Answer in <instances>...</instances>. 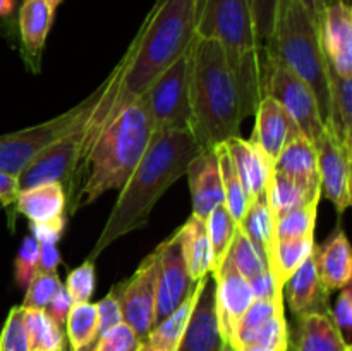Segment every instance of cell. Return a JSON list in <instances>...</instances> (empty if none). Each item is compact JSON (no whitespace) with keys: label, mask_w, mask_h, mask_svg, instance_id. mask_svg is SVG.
I'll return each instance as SVG.
<instances>
[{"label":"cell","mask_w":352,"mask_h":351,"mask_svg":"<svg viewBox=\"0 0 352 351\" xmlns=\"http://www.w3.org/2000/svg\"><path fill=\"white\" fill-rule=\"evenodd\" d=\"M198 6L199 0H155L86 123L82 158L117 112L136 102L148 85L188 50L196 36Z\"/></svg>","instance_id":"cell-1"},{"label":"cell","mask_w":352,"mask_h":351,"mask_svg":"<svg viewBox=\"0 0 352 351\" xmlns=\"http://www.w3.org/2000/svg\"><path fill=\"white\" fill-rule=\"evenodd\" d=\"M201 145L191 129L153 131L140 164L119 191L116 205L88 260L95 262V258H98V255L113 241L146 226L155 203L181 176L186 174L191 160L201 153Z\"/></svg>","instance_id":"cell-2"},{"label":"cell","mask_w":352,"mask_h":351,"mask_svg":"<svg viewBox=\"0 0 352 351\" xmlns=\"http://www.w3.org/2000/svg\"><path fill=\"white\" fill-rule=\"evenodd\" d=\"M189 107V129L203 150L239 136L243 100L226 50L215 38L196 34L191 43Z\"/></svg>","instance_id":"cell-3"},{"label":"cell","mask_w":352,"mask_h":351,"mask_svg":"<svg viewBox=\"0 0 352 351\" xmlns=\"http://www.w3.org/2000/svg\"><path fill=\"white\" fill-rule=\"evenodd\" d=\"M153 131L151 117L141 98L119 110L95 138L79 165L78 176L85 172L86 178L72 200V212L93 203L103 193L120 191L146 151Z\"/></svg>","instance_id":"cell-4"},{"label":"cell","mask_w":352,"mask_h":351,"mask_svg":"<svg viewBox=\"0 0 352 351\" xmlns=\"http://www.w3.org/2000/svg\"><path fill=\"white\" fill-rule=\"evenodd\" d=\"M196 34L222 43L239 86L244 119L254 116L261 100L260 45L250 0H199Z\"/></svg>","instance_id":"cell-5"},{"label":"cell","mask_w":352,"mask_h":351,"mask_svg":"<svg viewBox=\"0 0 352 351\" xmlns=\"http://www.w3.org/2000/svg\"><path fill=\"white\" fill-rule=\"evenodd\" d=\"M260 50L291 69L313 89L323 123H327L330 114L327 58L316 23L301 0H277L272 33Z\"/></svg>","instance_id":"cell-6"},{"label":"cell","mask_w":352,"mask_h":351,"mask_svg":"<svg viewBox=\"0 0 352 351\" xmlns=\"http://www.w3.org/2000/svg\"><path fill=\"white\" fill-rule=\"evenodd\" d=\"M260 92L280 103L311 143L322 138L325 123L313 89L298 74L260 50Z\"/></svg>","instance_id":"cell-7"},{"label":"cell","mask_w":352,"mask_h":351,"mask_svg":"<svg viewBox=\"0 0 352 351\" xmlns=\"http://www.w3.org/2000/svg\"><path fill=\"white\" fill-rule=\"evenodd\" d=\"M189 62L191 45L140 96L153 123V129H189Z\"/></svg>","instance_id":"cell-8"},{"label":"cell","mask_w":352,"mask_h":351,"mask_svg":"<svg viewBox=\"0 0 352 351\" xmlns=\"http://www.w3.org/2000/svg\"><path fill=\"white\" fill-rule=\"evenodd\" d=\"M160 253L151 251L140 264L131 277L112 288L120 306L122 322L127 323L143 339L155 326V301H157Z\"/></svg>","instance_id":"cell-9"},{"label":"cell","mask_w":352,"mask_h":351,"mask_svg":"<svg viewBox=\"0 0 352 351\" xmlns=\"http://www.w3.org/2000/svg\"><path fill=\"white\" fill-rule=\"evenodd\" d=\"M89 117L76 124L71 131L48 145L40 151L17 176L21 189L33 188L43 182L58 181L64 184L67 179L76 178L82 158V147L86 138V123Z\"/></svg>","instance_id":"cell-10"},{"label":"cell","mask_w":352,"mask_h":351,"mask_svg":"<svg viewBox=\"0 0 352 351\" xmlns=\"http://www.w3.org/2000/svg\"><path fill=\"white\" fill-rule=\"evenodd\" d=\"M157 250L160 253V272H158L157 301H155V323L177 310L182 301L191 295L196 284L189 277L179 231L165 240Z\"/></svg>","instance_id":"cell-11"},{"label":"cell","mask_w":352,"mask_h":351,"mask_svg":"<svg viewBox=\"0 0 352 351\" xmlns=\"http://www.w3.org/2000/svg\"><path fill=\"white\" fill-rule=\"evenodd\" d=\"M212 277L215 281V312L220 334L223 343L234 348L241 319L254 299L253 291L250 281L237 272L229 255L220 270Z\"/></svg>","instance_id":"cell-12"},{"label":"cell","mask_w":352,"mask_h":351,"mask_svg":"<svg viewBox=\"0 0 352 351\" xmlns=\"http://www.w3.org/2000/svg\"><path fill=\"white\" fill-rule=\"evenodd\" d=\"M318 169L322 193L336 205L337 212L344 213L351 205V160L352 151L347 150L339 138L325 124L322 138L316 141Z\"/></svg>","instance_id":"cell-13"},{"label":"cell","mask_w":352,"mask_h":351,"mask_svg":"<svg viewBox=\"0 0 352 351\" xmlns=\"http://www.w3.org/2000/svg\"><path fill=\"white\" fill-rule=\"evenodd\" d=\"M316 28L327 62L337 74L352 78V9L349 0H336L325 7Z\"/></svg>","instance_id":"cell-14"},{"label":"cell","mask_w":352,"mask_h":351,"mask_svg":"<svg viewBox=\"0 0 352 351\" xmlns=\"http://www.w3.org/2000/svg\"><path fill=\"white\" fill-rule=\"evenodd\" d=\"M254 116L256 124L250 141L274 165L285 145L302 133L287 110L270 96H261Z\"/></svg>","instance_id":"cell-15"},{"label":"cell","mask_w":352,"mask_h":351,"mask_svg":"<svg viewBox=\"0 0 352 351\" xmlns=\"http://www.w3.org/2000/svg\"><path fill=\"white\" fill-rule=\"evenodd\" d=\"M223 344L215 312V281L208 275L177 351H223Z\"/></svg>","instance_id":"cell-16"},{"label":"cell","mask_w":352,"mask_h":351,"mask_svg":"<svg viewBox=\"0 0 352 351\" xmlns=\"http://www.w3.org/2000/svg\"><path fill=\"white\" fill-rule=\"evenodd\" d=\"M192 196V215L206 219L213 209L223 203L222 178L215 150H201L186 171Z\"/></svg>","instance_id":"cell-17"},{"label":"cell","mask_w":352,"mask_h":351,"mask_svg":"<svg viewBox=\"0 0 352 351\" xmlns=\"http://www.w3.org/2000/svg\"><path fill=\"white\" fill-rule=\"evenodd\" d=\"M316 246V244H315ZM282 296L296 317L305 313H330L329 292L323 289L316 270L315 250L305 260V264L285 281Z\"/></svg>","instance_id":"cell-18"},{"label":"cell","mask_w":352,"mask_h":351,"mask_svg":"<svg viewBox=\"0 0 352 351\" xmlns=\"http://www.w3.org/2000/svg\"><path fill=\"white\" fill-rule=\"evenodd\" d=\"M226 147L229 150L232 164L236 167L237 176H239L241 184H243L244 193L248 196V202L251 205L254 200L265 196L274 165L268 162V158L250 140L234 136L226 141Z\"/></svg>","instance_id":"cell-19"},{"label":"cell","mask_w":352,"mask_h":351,"mask_svg":"<svg viewBox=\"0 0 352 351\" xmlns=\"http://www.w3.org/2000/svg\"><path fill=\"white\" fill-rule=\"evenodd\" d=\"M315 260L320 282L329 295L351 284L352 253L342 229L337 231L323 246H315Z\"/></svg>","instance_id":"cell-20"},{"label":"cell","mask_w":352,"mask_h":351,"mask_svg":"<svg viewBox=\"0 0 352 351\" xmlns=\"http://www.w3.org/2000/svg\"><path fill=\"white\" fill-rule=\"evenodd\" d=\"M208 275H205V277L199 279V281L196 282L191 295L182 301V305L179 306L177 310H174L170 315L165 317L164 320H160V322L155 323V326L151 327L150 332L141 339L140 351H177L179 350L182 336H184V330L186 327H188L189 317H191L192 308H195L196 301H198L199 295H201L203 288H205V282L206 279H208Z\"/></svg>","instance_id":"cell-21"},{"label":"cell","mask_w":352,"mask_h":351,"mask_svg":"<svg viewBox=\"0 0 352 351\" xmlns=\"http://www.w3.org/2000/svg\"><path fill=\"white\" fill-rule=\"evenodd\" d=\"M274 171L301 182L313 191L322 189L318 151L315 143H311L305 134H298L294 140L285 145L277 160L274 162Z\"/></svg>","instance_id":"cell-22"},{"label":"cell","mask_w":352,"mask_h":351,"mask_svg":"<svg viewBox=\"0 0 352 351\" xmlns=\"http://www.w3.org/2000/svg\"><path fill=\"white\" fill-rule=\"evenodd\" d=\"M67 196L62 182L52 181L33 188L21 189L17 193L16 213L28 217L30 222H45L64 215Z\"/></svg>","instance_id":"cell-23"},{"label":"cell","mask_w":352,"mask_h":351,"mask_svg":"<svg viewBox=\"0 0 352 351\" xmlns=\"http://www.w3.org/2000/svg\"><path fill=\"white\" fill-rule=\"evenodd\" d=\"M340 330L330 319V313H305L298 317L294 351H347Z\"/></svg>","instance_id":"cell-24"},{"label":"cell","mask_w":352,"mask_h":351,"mask_svg":"<svg viewBox=\"0 0 352 351\" xmlns=\"http://www.w3.org/2000/svg\"><path fill=\"white\" fill-rule=\"evenodd\" d=\"M327 78L330 92V114L325 124L339 138L340 143L352 151V78L337 74L329 62Z\"/></svg>","instance_id":"cell-25"},{"label":"cell","mask_w":352,"mask_h":351,"mask_svg":"<svg viewBox=\"0 0 352 351\" xmlns=\"http://www.w3.org/2000/svg\"><path fill=\"white\" fill-rule=\"evenodd\" d=\"M179 234H181L182 253L188 265L189 277L192 282H198L213 270V251L205 219L192 215L179 229Z\"/></svg>","instance_id":"cell-26"},{"label":"cell","mask_w":352,"mask_h":351,"mask_svg":"<svg viewBox=\"0 0 352 351\" xmlns=\"http://www.w3.org/2000/svg\"><path fill=\"white\" fill-rule=\"evenodd\" d=\"M52 23H54V10L45 0H23L19 9L21 41H23L24 54L33 58L34 64L40 61Z\"/></svg>","instance_id":"cell-27"},{"label":"cell","mask_w":352,"mask_h":351,"mask_svg":"<svg viewBox=\"0 0 352 351\" xmlns=\"http://www.w3.org/2000/svg\"><path fill=\"white\" fill-rule=\"evenodd\" d=\"M322 189L313 191V189L306 188L301 182L275 171H272L267 191H265V198H267V203L270 206L272 213H274L275 220L284 215V213L291 212V210L306 205L311 200L322 198Z\"/></svg>","instance_id":"cell-28"},{"label":"cell","mask_w":352,"mask_h":351,"mask_svg":"<svg viewBox=\"0 0 352 351\" xmlns=\"http://www.w3.org/2000/svg\"><path fill=\"white\" fill-rule=\"evenodd\" d=\"M239 227L250 237L251 243L261 251V255L267 258L268 265H270L275 253L277 236H275V217L265 196L254 200L248 206V212L244 219L241 220Z\"/></svg>","instance_id":"cell-29"},{"label":"cell","mask_w":352,"mask_h":351,"mask_svg":"<svg viewBox=\"0 0 352 351\" xmlns=\"http://www.w3.org/2000/svg\"><path fill=\"white\" fill-rule=\"evenodd\" d=\"M313 250H315V236L277 241L274 258H272L268 268L274 274L278 288H284L285 281L305 264Z\"/></svg>","instance_id":"cell-30"},{"label":"cell","mask_w":352,"mask_h":351,"mask_svg":"<svg viewBox=\"0 0 352 351\" xmlns=\"http://www.w3.org/2000/svg\"><path fill=\"white\" fill-rule=\"evenodd\" d=\"M217 155V160H219L220 167V178H222V188H223V205L227 206L229 213L232 215V219L236 220V224L239 226L241 220L244 219L248 212V196L244 193L243 184H241V179L237 176L236 167L232 164V158H230L229 150H227L226 143H220L217 147H213Z\"/></svg>","instance_id":"cell-31"},{"label":"cell","mask_w":352,"mask_h":351,"mask_svg":"<svg viewBox=\"0 0 352 351\" xmlns=\"http://www.w3.org/2000/svg\"><path fill=\"white\" fill-rule=\"evenodd\" d=\"M205 222L213 251V270L210 275H215L220 270L223 262H226L227 255H229L230 244H232L234 236H236V231L239 226L232 219V215H230L223 203L208 213Z\"/></svg>","instance_id":"cell-32"},{"label":"cell","mask_w":352,"mask_h":351,"mask_svg":"<svg viewBox=\"0 0 352 351\" xmlns=\"http://www.w3.org/2000/svg\"><path fill=\"white\" fill-rule=\"evenodd\" d=\"M24 323L30 337V351H60L65 348L62 327H58L45 310L24 308Z\"/></svg>","instance_id":"cell-33"},{"label":"cell","mask_w":352,"mask_h":351,"mask_svg":"<svg viewBox=\"0 0 352 351\" xmlns=\"http://www.w3.org/2000/svg\"><path fill=\"white\" fill-rule=\"evenodd\" d=\"M289 329L284 312L251 332L250 336L237 341L234 351H287Z\"/></svg>","instance_id":"cell-34"},{"label":"cell","mask_w":352,"mask_h":351,"mask_svg":"<svg viewBox=\"0 0 352 351\" xmlns=\"http://www.w3.org/2000/svg\"><path fill=\"white\" fill-rule=\"evenodd\" d=\"M98 323L96 303L81 301L74 303L65 320L71 351H86L91 344Z\"/></svg>","instance_id":"cell-35"},{"label":"cell","mask_w":352,"mask_h":351,"mask_svg":"<svg viewBox=\"0 0 352 351\" xmlns=\"http://www.w3.org/2000/svg\"><path fill=\"white\" fill-rule=\"evenodd\" d=\"M318 203L320 198H315L306 203V205L291 210V212L278 217L275 220V236H277V241L315 236Z\"/></svg>","instance_id":"cell-36"},{"label":"cell","mask_w":352,"mask_h":351,"mask_svg":"<svg viewBox=\"0 0 352 351\" xmlns=\"http://www.w3.org/2000/svg\"><path fill=\"white\" fill-rule=\"evenodd\" d=\"M229 258L232 260L237 272L244 279H248V281H251L253 277L268 270L267 258L251 243V240L244 234V231L241 227H237L236 236H234L232 244H230Z\"/></svg>","instance_id":"cell-37"},{"label":"cell","mask_w":352,"mask_h":351,"mask_svg":"<svg viewBox=\"0 0 352 351\" xmlns=\"http://www.w3.org/2000/svg\"><path fill=\"white\" fill-rule=\"evenodd\" d=\"M280 312H284V301H278V299H253L250 308L246 310L244 317L241 319L239 327H237L236 344L237 341L250 336L251 332L260 329L263 323H267L268 320L274 319ZM236 344H234V348H236Z\"/></svg>","instance_id":"cell-38"},{"label":"cell","mask_w":352,"mask_h":351,"mask_svg":"<svg viewBox=\"0 0 352 351\" xmlns=\"http://www.w3.org/2000/svg\"><path fill=\"white\" fill-rule=\"evenodd\" d=\"M60 288L62 282L57 272H36L28 284L23 306L24 308L45 310V306L50 303V299Z\"/></svg>","instance_id":"cell-39"},{"label":"cell","mask_w":352,"mask_h":351,"mask_svg":"<svg viewBox=\"0 0 352 351\" xmlns=\"http://www.w3.org/2000/svg\"><path fill=\"white\" fill-rule=\"evenodd\" d=\"M0 351H30L23 305L12 306L0 332Z\"/></svg>","instance_id":"cell-40"},{"label":"cell","mask_w":352,"mask_h":351,"mask_svg":"<svg viewBox=\"0 0 352 351\" xmlns=\"http://www.w3.org/2000/svg\"><path fill=\"white\" fill-rule=\"evenodd\" d=\"M38 255H40V243L30 234L21 243L16 262H14V279L19 288H28L31 279L36 274Z\"/></svg>","instance_id":"cell-41"},{"label":"cell","mask_w":352,"mask_h":351,"mask_svg":"<svg viewBox=\"0 0 352 351\" xmlns=\"http://www.w3.org/2000/svg\"><path fill=\"white\" fill-rule=\"evenodd\" d=\"M96 275H95V262L86 260L79 267L72 268L67 275L64 288L71 295L72 301L81 303L89 301L93 291H95Z\"/></svg>","instance_id":"cell-42"},{"label":"cell","mask_w":352,"mask_h":351,"mask_svg":"<svg viewBox=\"0 0 352 351\" xmlns=\"http://www.w3.org/2000/svg\"><path fill=\"white\" fill-rule=\"evenodd\" d=\"M141 337L127 323L120 322L103 334L89 351H140Z\"/></svg>","instance_id":"cell-43"},{"label":"cell","mask_w":352,"mask_h":351,"mask_svg":"<svg viewBox=\"0 0 352 351\" xmlns=\"http://www.w3.org/2000/svg\"><path fill=\"white\" fill-rule=\"evenodd\" d=\"M275 7H277V0H250L254 34H256V40H258V45H260V48L267 43L268 36H270L272 33Z\"/></svg>","instance_id":"cell-44"},{"label":"cell","mask_w":352,"mask_h":351,"mask_svg":"<svg viewBox=\"0 0 352 351\" xmlns=\"http://www.w3.org/2000/svg\"><path fill=\"white\" fill-rule=\"evenodd\" d=\"M96 312H98L96 332H95V337H93L91 344H89V348L86 351L91 350L93 344H95L96 341L103 336V334H107L110 329H112V327H116L117 323L122 322L120 306H119V303H117V298L113 296L112 289H110V292L105 296V298H102L98 303H96Z\"/></svg>","instance_id":"cell-45"},{"label":"cell","mask_w":352,"mask_h":351,"mask_svg":"<svg viewBox=\"0 0 352 351\" xmlns=\"http://www.w3.org/2000/svg\"><path fill=\"white\" fill-rule=\"evenodd\" d=\"M339 298H337L336 305H333L332 312H330V319L336 323L337 329L340 330L342 337L346 339L347 344H351L352 336V288L351 284L344 286L339 289Z\"/></svg>","instance_id":"cell-46"},{"label":"cell","mask_w":352,"mask_h":351,"mask_svg":"<svg viewBox=\"0 0 352 351\" xmlns=\"http://www.w3.org/2000/svg\"><path fill=\"white\" fill-rule=\"evenodd\" d=\"M65 227V219L64 215L57 217V219L45 220V222H31V236L38 241L40 244L43 243H52L55 244L62 237Z\"/></svg>","instance_id":"cell-47"},{"label":"cell","mask_w":352,"mask_h":351,"mask_svg":"<svg viewBox=\"0 0 352 351\" xmlns=\"http://www.w3.org/2000/svg\"><path fill=\"white\" fill-rule=\"evenodd\" d=\"M251 291H253L254 299H278V301H284V296H282V289L278 288L277 282H275L274 274L272 270H265L263 274L256 275L250 281Z\"/></svg>","instance_id":"cell-48"},{"label":"cell","mask_w":352,"mask_h":351,"mask_svg":"<svg viewBox=\"0 0 352 351\" xmlns=\"http://www.w3.org/2000/svg\"><path fill=\"white\" fill-rule=\"evenodd\" d=\"M72 305H74V301H72L71 295H69L67 289L62 286V288L55 292L54 298L50 299V303L45 306V313H47L58 327H62L65 326V320H67V315L69 312H71Z\"/></svg>","instance_id":"cell-49"},{"label":"cell","mask_w":352,"mask_h":351,"mask_svg":"<svg viewBox=\"0 0 352 351\" xmlns=\"http://www.w3.org/2000/svg\"><path fill=\"white\" fill-rule=\"evenodd\" d=\"M17 193H19V184H17V176L7 174V172L0 171V203L3 209L9 212L10 217V227H14V215H16V205Z\"/></svg>","instance_id":"cell-50"},{"label":"cell","mask_w":352,"mask_h":351,"mask_svg":"<svg viewBox=\"0 0 352 351\" xmlns=\"http://www.w3.org/2000/svg\"><path fill=\"white\" fill-rule=\"evenodd\" d=\"M58 264H60V253H58V248L52 243L40 244L36 272H57Z\"/></svg>","instance_id":"cell-51"},{"label":"cell","mask_w":352,"mask_h":351,"mask_svg":"<svg viewBox=\"0 0 352 351\" xmlns=\"http://www.w3.org/2000/svg\"><path fill=\"white\" fill-rule=\"evenodd\" d=\"M302 6L308 9L309 16L313 17V21L316 23V26H318V21L320 17H322V12L325 10V7H329L330 3H333L336 0H301Z\"/></svg>","instance_id":"cell-52"},{"label":"cell","mask_w":352,"mask_h":351,"mask_svg":"<svg viewBox=\"0 0 352 351\" xmlns=\"http://www.w3.org/2000/svg\"><path fill=\"white\" fill-rule=\"evenodd\" d=\"M14 10V0H0V17L10 16Z\"/></svg>","instance_id":"cell-53"},{"label":"cell","mask_w":352,"mask_h":351,"mask_svg":"<svg viewBox=\"0 0 352 351\" xmlns=\"http://www.w3.org/2000/svg\"><path fill=\"white\" fill-rule=\"evenodd\" d=\"M45 2H47V3H48V7H50V9L54 10V12H55V9H57L58 3H60L62 0H45Z\"/></svg>","instance_id":"cell-54"},{"label":"cell","mask_w":352,"mask_h":351,"mask_svg":"<svg viewBox=\"0 0 352 351\" xmlns=\"http://www.w3.org/2000/svg\"><path fill=\"white\" fill-rule=\"evenodd\" d=\"M223 351H234V348L232 346H230V344H223Z\"/></svg>","instance_id":"cell-55"},{"label":"cell","mask_w":352,"mask_h":351,"mask_svg":"<svg viewBox=\"0 0 352 351\" xmlns=\"http://www.w3.org/2000/svg\"><path fill=\"white\" fill-rule=\"evenodd\" d=\"M347 351H352V348H349V350H347Z\"/></svg>","instance_id":"cell-56"},{"label":"cell","mask_w":352,"mask_h":351,"mask_svg":"<svg viewBox=\"0 0 352 351\" xmlns=\"http://www.w3.org/2000/svg\"><path fill=\"white\" fill-rule=\"evenodd\" d=\"M60 351H65V348H64V350H60Z\"/></svg>","instance_id":"cell-57"},{"label":"cell","mask_w":352,"mask_h":351,"mask_svg":"<svg viewBox=\"0 0 352 351\" xmlns=\"http://www.w3.org/2000/svg\"><path fill=\"white\" fill-rule=\"evenodd\" d=\"M65 351H71V350H65Z\"/></svg>","instance_id":"cell-58"}]
</instances>
